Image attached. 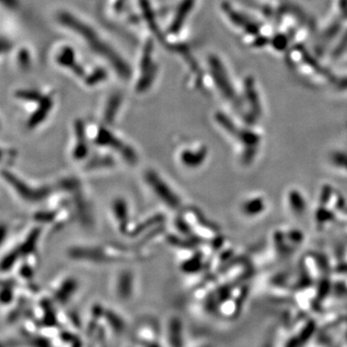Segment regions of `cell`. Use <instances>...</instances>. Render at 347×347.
<instances>
[{"label": "cell", "mask_w": 347, "mask_h": 347, "mask_svg": "<svg viewBox=\"0 0 347 347\" xmlns=\"http://www.w3.org/2000/svg\"><path fill=\"white\" fill-rule=\"evenodd\" d=\"M146 180L149 182L150 188L158 195L159 199H161L166 205L171 207H178L181 204V200L177 194H175L171 187L164 182V180L160 179L158 174L150 172L146 175Z\"/></svg>", "instance_id": "6da1fadb"}, {"label": "cell", "mask_w": 347, "mask_h": 347, "mask_svg": "<svg viewBox=\"0 0 347 347\" xmlns=\"http://www.w3.org/2000/svg\"><path fill=\"white\" fill-rule=\"evenodd\" d=\"M205 158V149H199V150H192V149H187V150H182L181 155V160L184 165L188 167H197L203 163V161Z\"/></svg>", "instance_id": "7a4b0ae2"}, {"label": "cell", "mask_w": 347, "mask_h": 347, "mask_svg": "<svg viewBox=\"0 0 347 347\" xmlns=\"http://www.w3.org/2000/svg\"><path fill=\"white\" fill-rule=\"evenodd\" d=\"M347 48V33L344 35L343 39L341 40V42L339 43L338 48H336L335 52H334V56L335 57H339V56L341 55V53L345 50V48Z\"/></svg>", "instance_id": "3957f363"}, {"label": "cell", "mask_w": 347, "mask_h": 347, "mask_svg": "<svg viewBox=\"0 0 347 347\" xmlns=\"http://www.w3.org/2000/svg\"><path fill=\"white\" fill-rule=\"evenodd\" d=\"M339 87L341 89H347V79H341L339 82Z\"/></svg>", "instance_id": "277c9868"}]
</instances>
